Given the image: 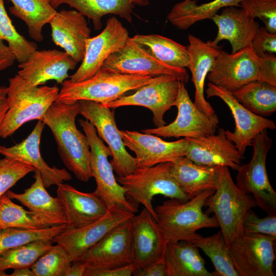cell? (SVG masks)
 <instances>
[{
	"instance_id": "cell-38",
	"label": "cell",
	"mask_w": 276,
	"mask_h": 276,
	"mask_svg": "<svg viewBox=\"0 0 276 276\" xmlns=\"http://www.w3.org/2000/svg\"><path fill=\"white\" fill-rule=\"evenodd\" d=\"M53 243V239L37 240L4 251L0 254V270L31 268Z\"/></svg>"
},
{
	"instance_id": "cell-23",
	"label": "cell",
	"mask_w": 276,
	"mask_h": 276,
	"mask_svg": "<svg viewBox=\"0 0 276 276\" xmlns=\"http://www.w3.org/2000/svg\"><path fill=\"white\" fill-rule=\"evenodd\" d=\"M186 156L194 163L209 166H226L237 171L242 158L235 146L229 141L225 130L219 129L218 134L187 138Z\"/></svg>"
},
{
	"instance_id": "cell-20",
	"label": "cell",
	"mask_w": 276,
	"mask_h": 276,
	"mask_svg": "<svg viewBox=\"0 0 276 276\" xmlns=\"http://www.w3.org/2000/svg\"><path fill=\"white\" fill-rule=\"evenodd\" d=\"M77 62L64 51L55 49L35 51L25 61L19 63L17 75L34 86L50 80L62 84L70 77L68 72Z\"/></svg>"
},
{
	"instance_id": "cell-10",
	"label": "cell",
	"mask_w": 276,
	"mask_h": 276,
	"mask_svg": "<svg viewBox=\"0 0 276 276\" xmlns=\"http://www.w3.org/2000/svg\"><path fill=\"white\" fill-rule=\"evenodd\" d=\"M275 237L243 233L228 249L239 276H274Z\"/></svg>"
},
{
	"instance_id": "cell-33",
	"label": "cell",
	"mask_w": 276,
	"mask_h": 276,
	"mask_svg": "<svg viewBox=\"0 0 276 276\" xmlns=\"http://www.w3.org/2000/svg\"><path fill=\"white\" fill-rule=\"evenodd\" d=\"M131 38L160 62L176 68H188L190 56L188 47L157 34H137Z\"/></svg>"
},
{
	"instance_id": "cell-12",
	"label": "cell",
	"mask_w": 276,
	"mask_h": 276,
	"mask_svg": "<svg viewBox=\"0 0 276 276\" xmlns=\"http://www.w3.org/2000/svg\"><path fill=\"white\" fill-rule=\"evenodd\" d=\"M174 106L178 112L173 122L159 127L143 129L142 132L163 137L195 138L216 131L218 118H210L201 111L192 101L185 83L180 81Z\"/></svg>"
},
{
	"instance_id": "cell-29",
	"label": "cell",
	"mask_w": 276,
	"mask_h": 276,
	"mask_svg": "<svg viewBox=\"0 0 276 276\" xmlns=\"http://www.w3.org/2000/svg\"><path fill=\"white\" fill-rule=\"evenodd\" d=\"M220 166L196 164L186 156L172 163V175L182 191L191 199L206 190H215Z\"/></svg>"
},
{
	"instance_id": "cell-22",
	"label": "cell",
	"mask_w": 276,
	"mask_h": 276,
	"mask_svg": "<svg viewBox=\"0 0 276 276\" xmlns=\"http://www.w3.org/2000/svg\"><path fill=\"white\" fill-rule=\"evenodd\" d=\"M44 125L38 120L32 131L21 142L10 147L0 145V154L34 167L40 172L43 185L48 188L70 180L72 177L65 169L51 167L42 158L39 147Z\"/></svg>"
},
{
	"instance_id": "cell-21",
	"label": "cell",
	"mask_w": 276,
	"mask_h": 276,
	"mask_svg": "<svg viewBox=\"0 0 276 276\" xmlns=\"http://www.w3.org/2000/svg\"><path fill=\"white\" fill-rule=\"evenodd\" d=\"M132 251L135 270L163 261L166 242L157 221L145 208L132 217Z\"/></svg>"
},
{
	"instance_id": "cell-16",
	"label": "cell",
	"mask_w": 276,
	"mask_h": 276,
	"mask_svg": "<svg viewBox=\"0 0 276 276\" xmlns=\"http://www.w3.org/2000/svg\"><path fill=\"white\" fill-rule=\"evenodd\" d=\"M129 37L128 30L120 20L115 16L109 18L99 34L86 39L81 64L69 80L78 82L91 78L111 54L124 46Z\"/></svg>"
},
{
	"instance_id": "cell-28",
	"label": "cell",
	"mask_w": 276,
	"mask_h": 276,
	"mask_svg": "<svg viewBox=\"0 0 276 276\" xmlns=\"http://www.w3.org/2000/svg\"><path fill=\"white\" fill-rule=\"evenodd\" d=\"M34 182L22 193L8 190L5 194L18 201L29 211L52 223L54 225L66 224L65 216L57 197L51 196L46 190L40 172L34 170Z\"/></svg>"
},
{
	"instance_id": "cell-44",
	"label": "cell",
	"mask_w": 276,
	"mask_h": 276,
	"mask_svg": "<svg viewBox=\"0 0 276 276\" xmlns=\"http://www.w3.org/2000/svg\"><path fill=\"white\" fill-rule=\"evenodd\" d=\"M242 231L244 233L260 234L276 238V213L260 218L249 210L243 220Z\"/></svg>"
},
{
	"instance_id": "cell-39",
	"label": "cell",
	"mask_w": 276,
	"mask_h": 276,
	"mask_svg": "<svg viewBox=\"0 0 276 276\" xmlns=\"http://www.w3.org/2000/svg\"><path fill=\"white\" fill-rule=\"evenodd\" d=\"M66 227V224H63L39 229H2L0 230V254L8 249L33 241L53 239Z\"/></svg>"
},
{
	"instance_id": "cell-30",
	"label": "cell",
	"mask_w": 276,
	"mask_h": 276,
	"mask_svg": "<svg viewBox=\"0 0 276 276\" xmlns=\"http://www.w3.org/2000/svg\"><path fill=\"white\" fill-rule=\"evenodd\" d=\"M149 0H52L55 9L66 4L91 19L96 30L102 27V18L107 14L118 15L129 22L132 21L135 6H147Z\"/></svg>"
},
{
	"instance_id": "cell-50",
	"label": "cell",
	"mask_w": 276,
	"mask_h": 276,
	"mask_svg": "<svg viewBox=\"0 0 276 276\" xmlns=\"http://www.w3.org/2000/svg\"><path fill=\"white\" fill-rule=\"evenodd\" d=\"M86 269L85 264L79 262H73L66 270L64 276H84Z\"/></svg>"
},
{
	"instance_id": "cell-48",
	"label": "cell",
	"mask_w": 276,
	"mask_h": 276,
	"mask_svg": "<svg viewBox=\"0 0 276 276\" xmlns=\"http://www.w3.org/2000/svg\"><path fill=\"white\" fill-rule=\"evenodd\" d=\"M133 275L137 276H167L163 261L151 263L139 270L134 271Z\"/></svg>"
},
{
	"instance_id": "cell-18",
	"label": "cell",
	"mask_w": 276,
	"mask_h": 276,
	"mask_svg": "<svg viewBox=\"0 0 276 276\" xmlns=\"http://www.w3.org/2000/svg\"><path fill=\"white\" fill-rule=\"evenodd\" d=\"M134 215L114 208L88 225L75 228L66 227L53 240L54 242L63 248L72 263L80 258L110 231L131 218Z\"/></svg>"
},
{
	"instance_id": "cell-26",
	"label": "cell",
	"mask_w": 276,
	"mask_h": 276,
	"mask_svg": "<svg viewBox=\"0 0 276 276\" xmlns=\"http://www.w3.org/2000/svg\"><path fill=\"white\" fill-rule=\"evenodd\" d=\"M188 38L189 44L187 47L190 56L188 68L195 87L194 104L208 117L217 118L213 107L204 98V84L208 73L221 51V47L214 45L212 41L204 42L191 34H189Z\"/></svg>"
},
{
	"instance_id": "cell-25",
	"label": "cell",
	"mask_w": 276,
	"mask_h": 276,
	"mask_svg": "<svg viewBox=\"0 0 276 276\" xmlns=\"http://www.w3.org/2000/svg\"><path fill=\"white\" fill-rule=\"evenodd\" d=\"M49 24L54 43L77 63L82 61L85 41L91 33L85 16L76 10L62 9L57 12Z\"/></svg>"
},
{
	"instance_id": "cell-45",
	"label": "cell",
	"mask_w": 276,
	"mask_h": 276,
	"mask_svg": "<svg viewBox=\"0 0 276 276\" xmlns=\"http://www.w3.org/2000/svg\"><path fill=\"white\" fill-rule=\"evenodd\" d=\"M251 47L259 57L276 53V34L269 32L265 27H259L251 42Z\"/></svg>"
},
{
	"instance_id": "cell-8",
	"label": "cell",
	"mask_w": 276,
	"mask_h": 276,
	"mask_svg": "<svg viewBox=\"0 0 276 276\" xmlns=\"http://www.w3.org/2000/svg\"><path fill=\"white\" fill-rule=\"evenodd\" d=\"M272 144L266 129L252 139L253 154L250 162L237 170L236 186L244 193L251 195L257 205L269 214L276 213V192L269 180L266 166L267 153Z\"/></svg>"
},
{
	"instance_id": "cell-13",
	"label": "cell",
	"mask_w": 276,
	"mask_h": 276,
	"mask_svg": "<svg viewBox=\"0 0 276 276\" xmlns=\"http://www.w3.org/2000/svg\"><path fill=\"white\" fill-rule=\"evenodd\" d=\"M179 81L171 75L158 76L152 82L139 87L134 94L101 104L114 110L125 106L147 108L153 113L152 121L155 127H159L166 124L164 119V114L174 106L178 95Z\"/></svg>"
},
{
	"instance_id": "cell-2",
	"label": "cell",
	"mask_w": 276,
	"mask_h": 276,
	"mask_svg": "<svg viewBox=\"0 0 276 276\" xmlns=\"http://www.w3.org/2000/svg\"><path fill=\"white\" fill-rule=\"evenodd\" d=\"M215 190H206L185 201L170 198L154 208L157 223L165 240L168 242L186 241L193 242L201 235L200 229L218 227L214 216L202 211L207 199Z\"/></svg>"
},
{
	"instance_id": "cell-4",
	"label": "cell",
	"mask_w": 276,
	"mask_h": 276,
	"mask_svg": "<svg viewBox=\"0 0 276 276\" xmlns=\"http://www.w3.org/2000/svg\"><path fill=\"white\" fill-rule=\"evenodd\" d=\"M8 108L0 126V137L12 135L25 123L42 120L59 92L57 86H34L18 75L9 80Z\"/></svg>"
},
{
	"instance_id": "cell-7",
	"label": "cell",
	"mask_w": 276,
	"mask_h": 276,
	"mask_svg": "<svg viewBox=\"0 0 276 276\" xmlns=\"http://www.w3.org/2000/svg\"><path fill=\"white\" fill-rule=\"evenodd\" d=\"M172 166V163L165 162L152 167L137 168L130 174L116 178L127 190V195L131 200L143 204L157 221L152 203L155 196L162 195L182 201L190 199L173 178Z\"/></svg>"
},
{
	"instance_id": "cell-40",
	"label": "cell",
	"mask_w": 276,
	"mask_h": 276,
	"mask_svg": "<svg viewBox=\"0 0 276 276\" xmlns=\"http://www.w3.org/2000/svg\"><path fill=\"white\" fill-rule=\"evenodd\" d=\"M0 39L5 40L19 63L26 61L37 50L36 44L26 39L16 30L0 0Z\"/></svg>"
},
{
	"instance_id": "cell-54",
	"label": "cell",
	"mask_w": 276,
	"mask_h": 276,
	"mask_svg": "<svg viewBox=\"0 0 276 276\" xmlns=\"http://www.w3.org/2000/svg\"><path fill=\"white\" fill-rule=\"evenodd\" d=\"M0 230H1V228H0Z\"/></svg>"
},
{
	"instance_id": "cell-49",
	"label": "cell",
	"mask_w": 276,
	"mask_h": 276,
	"mask_svg": "<svg viewBox=\"0 0 276 276\" xmlns=\"http://www.w3.org/2000/svg\"><path fill=\"white\" fill-rule=\"evenodd\" d=\"M15 60V57L11 49L0 39V71L11 66Z\"/></svg>"
},
{
	"instance_id": "cell-36",
	"label": "cell",
	"mask_w": 276,
	"mask_h": 276,
	"mask_svg": "<svg viewBox=\"0 0 276 276\" xmlns=\"http://www.w3.org/2000/svg\"><path fill=\"white\" fill-rule=\"evenodd\" d=\"M54 225L35 213L14 203L6 195L0 198V228L39 229Z\"/></svg>"
},
{
	"instance_id": "cell-31",
	"label": "cell",
	"mask_w": 276,
	"mask_h": 276,
	"mask_svg": "<svg viewBox=\"0 0 276 276\" xmlns=\"http://www.w3.org/2000/svg\"><path fill=\"white\" fill-rule=\"evenodd\" d=\"M198 249L189 241L166 242L163 262L167 276H214L206 268Z\"/></svg>"
},
{
	"instance_id": "cell-19",
	"label": "cell",
	"mask_w": 276,
	"mask_h": 276,
	"mask_svg": "<svg viewBox=\"0 0 276 276\" xmlns=\"http://www.w3.org/2000/svg\"><path fill=\"white\" fill-rule=\"evenodd\" d=\"M125 147L133 151L137 168L149 167L165 162L174 163L186 156L187 138L167 142L153 134L136 131L120 130Z\"/></svg>"
},
{
	"instance_id": "cell-14",
	"label": "cell",
	"mask_w": 276,
	"mask_h": 276,
	"mask_svg": "<svg viewBox=\"0 0 276 276\" xmlns=\"http://www.w3.org/2000/svg\"><path fill=\"white\" fill-rule=\"evenodd\" d=\"M132 218L117 226L74 262L86 269L103 270L133 263Z\"/></svg>"
},
{
	"instance_id": "cell-52",
	"label": "cell",
	"mask_w": 276,
	"mask_h": 276,
	"mask_svg": "<svg viewBox=\"0 0 276 276\" xmlns=\"http://www.w3.org/2000/svg\"><path fill=\"white\" fill-rule=\"evenodd\" d=\"M10 276H35L31 268L24 267L15 269Z\"/></svg>"
},
{
	"instance_id": "cell-9",
	"label": "cell",
	"mask_w": 276,
	"mask_h": 276,
	"mask_svg": "<svg viewBox=\"0 0 276 276\" xmlns=\"http://www.w3.org/2000/svg\"><path fill=\"white\" fill-rule=\"evenodd\" d=\"M78 102L80 114L93 124L98 136L108 145L112 153L110 163L117 176L132 173L137 168V160L125 148L116 123L114 109L93 101Z\"/></svg>"
},
{
	"instance_id": "cell-37",
	"label": "cell",
	"mask_w": 276,
	"mask_h": 276,
	"mask_svg": "<svg viewBox=\"0 0 276 276\" xmlns=\"http://www.w3.org/2000/svg\"><path fill=\"white\" fill-rule=\"evenodd\" d=\"M193 243L211 259L215 267L214 276H239L221 231L206 237L201 235Z\"/></svg>"
},
{
	"instance_id": "cell-41",
	"label": "cell",
	"mask_w": 276,
	"mask_h": 276,
	"mask_svg": "<svg viewBox=\"0 0 276 276\" xmlns=\"http://www.w3.org/2000/svg\"><path fill=\"white\" fill-rule=\"evenodd\" d=\"M71 264L65 250L56 244L42 255L31 268L35 276H64Z\"/></svg>"
},
{
	"instance_id": "cell-24",
	"label": "cell",
	"mask_w": 276,
	"mask_h": 276,
	"mask_svg": "<svg viewBox=\"0 0 276 276\" xmlns=\"http://www.w3.org/2000/svg\"><path fill=\"white\" fill-rule=\"evenodd\" d=\"M57 187V197L64 211L67 228H79L88 225L108 211L94 191L83 192L63 183Z\"/></svg>"
},
{
	"instance_id": "cell-34",
	"label": "cell",
	"mask_w": 276,
	"mask_h": 276,
	"mask_svg": "<svg viewBox=\"0 0 276 276\" xmlns=\"http://www.w3.org/2000/svg\"><path fill=\"white\" fill-rule=\"evenodd\" d=\"M13 5L10 13L26 24L30 37L41 41L44 26L49 24L57 13L52 0H10Z\"/></svg>"
},
{
	"instance_id": "cell-35",
	"label": "cell",
	"mask_w": 276,
	"mask_h": 276,
	"mask_svg": "<svg viewBox=\"0 0 276 276\" xmlns=\"http://www.w3.org/2000/svg\"><path fill=\"white\" fill-rule=\"evenodd\" d=\"M244 107L260 116L268 117L276 110V86L254 81L231 92Z\"/></svg>"
},
{
	"instance_id": "cell-27",
	"label": "cell",
	"mask_w": 276,
	"mask_h": 276,
	"mask_svg": "<svg viewBox=\"0 0 276 276\" xmlns=\"http://www.w3.org/2000/svg\"><path fill=\"white\" fill-rule=\"evenodd\" d=\"M218 28L217 35L212 43L218 45L223 40L228 41L232 53L251 47L252 40L260 27L259 23L242 8L226 7L221 14L211 18Z\"/></svg>"
},
{
	"instance_id": "cell-51",
	"label": "cell",
	"mask_w": 276,
	"mask_h": 276,
	"mask_svg": "<svg viewBox=\"0 0 276 276\" xmlns=\"http://www.w3.org/2000/svg\"><path fill=\"white\" fill-rule=\"evenodd\" d=\"M8 88L0 86V126L8 108Z\"/></svg>"
},
{
	"instance_id": "cell-55",
	"label": "cell",
	"mask_w": 276,
	"mask_h": 276,
	"mask_svg": "<svg viewBox=\"0 0 276 276\" xmlns=\"http://www.w3.org/2000/svg\"></svg>"
},
{
	"instance_id": "cell-53",
	"label": "cell",
	"mask_w": 276,
	"mask_h": 276,
	"mask_svg": "<svg viewBox=\"0 0 276 276\" xmlns=\"http://www.w3.org/2000/svg\"><path fill=\"white\" fill-rule=\"evenodd\" d=\"M9 275L8 274H7L5 271L0 270V276H8Z\"/></svg>"
},
{
	"instance_id": "cell-32",
	"label": "cell",
	"mask_w": 276,
	"mask_h": 276,
	"mask_svg": "<svg viewBox=\"0 0 276 276\" xmlns=\"http://www.w3.org/2000/svg\"><path fill=\"white\" fill-rule=\"evenodd\" d=\"M242 0H213L198 5L194 0L176 3L167 15L168 20L179 30H186L196 22L211 19L223 8L240 6Z\"/></svg>"
},
{
	"instance_id": "cell-5",
	"label": "cell",
	"mask_w": 276,
	"mask_h": 276,
	"mask_svg": "<svg viewBox=\"0 0 276 276\" xmlns=\"http://www.w3.org/2000/svg\"><path fill=\"white\" fill-rule=\"evenodd\" d=\"M205 205L214 213L227 246L243 233L242 223L246 213L257 206L252 196L237 187L226 166L219 167L216 188Z\"/></svg>"
},
{
	"instance_id": "cell-3",
	"label": "cell",
	"mask_w": 276,
	"mask_h": 276,
	"mask_svg": "<svg viewBox=\"0 0 276 276\" xmlns=\"http://www.w3.org/2000/svg\"><path fill=\"white\" fill-rule=\"evenodd\" d=\"M156 77L121 74L101 67L85 80L78 82L64 80L56 101L73 104L85 100L104 104L152 82Z\"/></svg>"
},
{
	"instance_id": "cell-15",
	"label": "cell",
	"mask_w": 276,
	"mask_h": 276,
	"mask_svg": "<svg viewBox=\"0 0 276 276\" xmlns=\"http://www.w3.org/2000/svg\"><path fill=\"white\" fill-rule=\"evenodd\" d=\"M102 67L124 74L152 77L171 75L185 84L189 78L186 68L174 67L160 62L135 42L131 37L128 38L122 48L111 54Z\"/></svg>"
},
{
	"instance_id": "cell-42",
	"label": "cell",
	"mask_w": 276,
	"mask_h": 276,
	"mask_svg": "<svg viewBox=\"0 0 276 276\" xmlns=\"http://www.w3.org/2000/svg\"><path fill=\"white\" fill-rule=\"evenodd\" d=\"M34 170L32 166L12 158L0 159V198L17 181Z\"/></svg>"
},
{
	"instance_id": "cell-17",
	"label": "cell",
	"mask_w": 276,
	"mask_h": 276,
	"mask_svg": "<svg viewBox=\"0 0 276 276\" xmlns=\"http://www.w3.org/2000/svg\"><path fill=\"white\" fill-rule=\"evenodd\" d=\"M205 93L207 98H220L231 110L234 118L235 128L234 132L225 130V134L227 139L234 143L242 159L244 158L247 148L251 146L252 140L258 133L265 129H276L273 121L256 114L246 109L230 91L208 82Z\"/></svg>"
},
{
	"instance_id": "cell-6",
	"label": "cell",
	"mask_w": 276,
	"mask_h": 276,
	"mask_svg": "<svg viewBox=\"0 0 276 276\" xmlns=\"http://www.w3.org/2000/svg\"><path fill=\"white\" fill-rule=\"evenodd\" d=\"M87 136L90 146V165L91 177L95 178L96 188L95 192L104 202L108 210L117 208L135 213L138 211L137 203L127 197V190L117 181L109 156L111 152L98 136L96 128L87 120H79Z\"/></svg>"
},
{
	"instance_id": "cell-11",
	"label": "cell",
	"mask_w": 276,
	"mask_h": 276,
	"mask_svg": "<svg viewBox=\"0 0 276 276\" xmlns=\"http://www.w3.org/2000/svg\"><path fill=\"white\" fill-rule=\"evenodd\" d=\"M206 78L209 82L230 92L252 81H263L261 57L251 47L231 54L221 50Z\"/></svg>"
},
{
	"instance_id": "cell-43",
	"label": "cell",
	"mask_w": 276,
	"mask_h": 276,
	"mask_svg": "<svg viewBox=\"0 0 276 276\" xmlns=\"http://www.w3.org/2000/svg\"><path fill=\"white\" fill-rule=\"evenodd\" d=\"M240 6L253 18H259L268 31L276 34V0H242Z\"/></svg>"
},
{
	"instance_id": "cell-1",
	"label": "cell",
	"mask_w": 276,
	"mask_h": 276,
	"mask_svg": "<svg viewBox=\"0 0 276 276\" xmlns=\"http://www.w3.org/2000/svg\"><path fill=\"white\" fill-rule=\"evenodd\" d=\"M78 114V102L66 104L55 101L41 121L51 129L59 155L66 167L78 180L87 182L91 177L90 146L86 135L76 127L75 120Z\"/></svg>"
},
{
	"instance_id": "cell-46",
	"label": "cell",
	"mask_w": 276,
	"mask_h": 276,
	"mask_svg": "<svg viewBox=\"0 0 276 276\" xmlns=\"http://www.w3.org/2000/svg\"><path fill=\"white\" fill-rule=\"evenodd\" d=\"M135 269L133 263L103 270L86 269L84 276H131Z\"/></svg>"
},
{
	"instance_id": "cell-47",
	"label": "cell",
	"mask_w": 276,
	"mask_h": 276,
	"mask_svg": "<svg viewBox=\"0 0 276 276\" xmlns=\"http://www.w3.org/2000/svg\"><path fill=\"white\" fill-rule=\"evenodd\" d=\"M263 81L276 86V57L274 54H265L261 57Z\"/></svg>"
}]
</instances>
